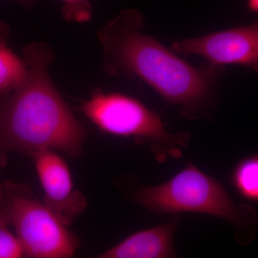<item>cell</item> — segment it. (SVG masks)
I'll list each match as a JSON object with an SVG mask.
<instances>
[{
    "label": "cell",
    "mask_w": 258,
    "mask_h": 258,
    "mask_svg": "<svg viewBox=\"0 0 258 258\" xmlns=\"http://www.w3.org/2000/svg\"><path fill=\"white\" fill-rule=\"evenodd\" d=\"M144 26L142 13L128 9L100 30L106 74L142 80L190 119L210 116L225 66L207 62L197 69L144 34Z\"/></svg>",
    "instance_id": "1"
},
{
    "label": "cell",
    "mask_w": 258,
    "mask_h": 258,
    "mask_svg": "<svg viewBox=\"0 0 258 258\" xmlns=\"http://www.w3.org/2000/svg\"><path fill=\"white\" fill-rule=\"evenodd\" d=\"M25 78L14 90L0 95V154L35 155L42 150L73 157L82 153L86 131L52 82L48 67L55 58L43 42L23 50Z\"/></svg>",
    "instance_id": "2"
},
{
    "label": "cell",
    "mask_w": 258,
    "mask_h": 258,
    "mask_svg": "<svg viewBox=\"0 0 258 258\" xmlns=\"http://www.w3.org/2000/svg\"><path fill=\"white\" fill-rule=\"evenodd\" d=\"M0 210L23 246L26 257L68 258L80 241L28 185L0 181Z\"/></svg>",
    "instance_id": "3"
},
{
    "label": "cell",
    "mask_w": 258,
    "mask_h": 258,
    "mask_svg": "<svg viewBox=\"0 0 258 258\" xmlns=\"http://www.w3.org/2000/svg\"><path fill=\"white\" fill-rule=\"evenodd\" d=\"M139 203L154 212H199L241 225L243 209L232 203L216 179L188 164L174 177L159 186L144 188L137 195Z\"/></svg>",
    "instance_id": "4"
},
{
    "label": "cell",
    "mask_w": 258,
    "mask_h": 258,
    "mask_svg": "<svg viewBox=\"0 0 258 258\" xmlns=\"http://www.w3.org/2000/svg\"><path fill=\"white\" fill-rule=\"evenodd\" d=\"M81 111L98 128L116 137L169 147L184 146L189 140L188 134L169 133L159 115L142 102L121 93H104L98 88L83 102Z\"/></svg>",
    "instance_id": "5"
},
{
    "label": "cell",
    "mask_w": 258,
    "mask_h": 258,
    "mask_svg": "<svg viewBox=\"0 0 258 258\" xmlns=\"http://www.w3.org/2000/svg\"><path fill=\"white\" fill-rule=\"evenodd\" d=\"M171 50L186 56L203 57L218 66H244L258 74V20L244 26L204 36L177 40Z\"/></svg>",
    "instance_id": "6"
},
{
    "label": "cell",
    "mask_w": 258,
    "mask_h": 258,
    "mask_svg": "<svg viewBox=\"0 0 258 258\" xmlns=\"http://www.w3.org/2000/svg\"><path fill=\"white\" fill-rule=\"evenodd\" d=\"M43 202L66 225L69 226L86 208L82 194L75 189L67 163L55 151L47 149L32 156Z\"/></svg>",
    "instance_id": "7"
},
{
    "label": "cell",
    "mask_w": 258,
    "mask_h": 258,
    "mask_svg": "<svg viewBox=\"0 0 258 258\" xmlns=\"http://www.w3.org/2000/svg\"><path fill=\"white\" fill-rule=\"evenodd\" d=\"M176 222L136 232L112 248L100 254L101 258H166L174 257L173 235Z\"/></svg>",
    "instance_id": "8"
},
{
    "label": "cell",
    "mask_w": 258,
    "mask_h": 258,
    "mask_svg": "<svg viewBox=\"0 0 258 258\" xmlns=\"http://www.w3.org/2000/svg\"><path fill=\"white\" fill-rule=\"evenodd\" d=\"M10 30L0 20V95L18 87L27 73V64L8 46Z\"/></svg>",
    "instance_id": "9"
},
{
    "label": "cell",
    "mask_w": 258,
    "mask_h": 258,
    "mask_svg": "<svg viewBox=\"0 0 258 258\" xmlns=\"http://www.w3.org/2000/svg\"><path fill=\"white\" fill-rule=\"evenodd\" d=\"M232 180L242 198L258 202V154L241 161L233 171Z\"/></svg>",
    "instance_id": "10"
},
{
    "label": "cell",
    "mask_w": 258,
    "mask_h": 258,
    "mask_svg": "<svg viewBox=\"0 0 258 258\" xmlns=\"http://www.w3.org/2000/svg\"><path fill=\"white\" fill-rule=\"evenodd\" d=\"M10 227L8 219L0 210V258L25 257L23 246Z\"/></svg>",
    "instance_id": "11"
},
{
    "label": "cell",
    "mask_w": 258,
    "mask_h": 258,
    "mask_svg": "<svg viewBox=\"0 0 258 258\" xmlns=\"http://www.w3.org/2000/svg\"><path fill=\"white\" fill-rule=\"evenodd\" d=\"M64 5L62 15L70 22L83 23L91 20L92 17V5L90 0H61Z\"/></svg>",
    "instance_id": "12"
},
{
    "label": "cell",
    "mask_w": 258,
    "mask_h": 258,
    "mask_svg": "<svg viewBox=\"0 0 258 258\" xmlns=\"http://www.w3.org/2000/svg\"><path fill=\"white\" fill-rule=\"evenodd\" d=\"M23 5L24 8L28 10H31L37 5V0H13Z\"/></svg>",
    "instance_id": "13"
},
{
    "label": "cell",
    "mask_w": 258,
    "mask_h": 258,
    "mask_svg": "<svg viewBox=\"0 0 258 258\" xmlns=\"http://www.w3.org/2000/svg\"><path fill=\"white\" fill-rule=\"evenodd\" d=\"M247 9L254 13H258V0H247Z\"/></svg>",
    "instance_id": "14"
},
{
    "label": "cell",
    "mask_w": 258,
    "mask_h": 258,
    "mask_svg": "<svg viewBox=\"0 0 258 258\" xmlns=\"http://www.w3.org/2000/svg\"><path fill=\"white\" fill-rule=\"evenodd\" d=\"M5 159H6V157L0 154V168L5 165Z\"/></svg>",
    "instance_id": "15"
}]
</instances>
